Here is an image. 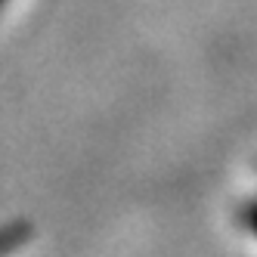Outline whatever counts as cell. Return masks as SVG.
<instances>
[{"label": "cell", "mask_w": 257, "mask_h": 257, "mask_svg": "<svg viewBox=\"0 0 257 257\" xmlns=\"http://www.w3.org/2000/svg\"><path fill=\"white\" fill-rule=\"evenodd\" d=\"M242 223H245V229L257 238V201H248V205L242 208Z\"/></svg>", "instance_id": "obj_2"}, {"label": "cell", "mask_w": 257, "mask_h": 257, "mask_svg": "<svg viewBox=\"0 0 257 257\" xmlns=\"http://www.w3.org/2000/svg\"><path fill=\"white\" fill-rule=\"evenodd\" d=\"M4 4H7V0H0V10H4Z\"/></svg>", "instance_id": "obj_3"}, {"label": "cell", "mask_w": 257, "mask_h": 257, "mask_svg": "<svg viewBox=\"0 0 257 257\" xmlns=\"http://www.w3.org/2000/svg\"><path fill=\"white\" fill-rule=\"evenodd\" d=\"M28 238H31V226L28 223H10V226H4V229H0V257H7L16 248H22Z\"/></svg>", "instance_id": "obj_1"}]
</instances>
